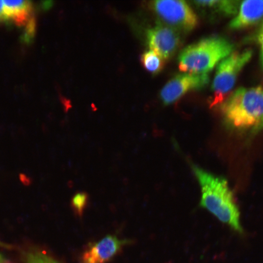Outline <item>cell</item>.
Wrapping results in <instances>:
<instances>
[{
	"instance_id": "1",
	"label": "cell",
	"mask_w": 263,
	"mask_h": 263,
	"mask_svg": "<svg viewBox=\"0 0 263 263\" xmlns=\"http://www.w3.org/2000/svg\"><path fill=\"white\" fill-rule=\"evenodd\" d=\"M192 168L201 188V206L221 222L242 233L240 211L226 180L196 166Z\"/></svg>"
},
{
	"instance_id": "2",
	"label": "cell",
	"mask_w": 263,
	"mask_h": 263,
	"mask_svg": "<svg viewBox=\"0 0 263 263\" xmlns=\"http://www.w3.org/2000/svg\"><path fill=\"white\" fill-rule=\"evenodd\" d=\"M222 113L230 126L258 130L263 127V88H239L221 105Z\"/></svg>"
},
{
	"instance_id": "3",
	"label": "cell",
	"mask_w": 263,
	"mask_h": 263,
	"mask_svg": "<svg viewBox=\"0 0 263 263\" xmlns=\"http://www.w3.org/2000/svg\"><path fill=\"white\" fill-rule=\"evenodd\" d=\"M234 45L219 36L203 38L184 48L178 57V67L184 73L207 74L231 54Z\"/></svg>"
},
{
	"instance_id": "4",
	"label": "cell",
	"mask_w": 263,
	"mask_h": 263,
	"mask_svg": "<svg viewBox=\"0 0 263 263\" xmlns=\"http://www.w3.org/2000/svg\"><path fill=\"white\" fill-rule=\"evenodd\" d=\"M252 54L249 49L232 52L218 63L211 85V107L222 104L229 95L238 75L249 62Z\"/></svg>"
},
{
	"instance_id": "5",
	"label": "cell",
	"mask_w": 263,
	"mask_h": 263,
	"mask_svg": "<svg viewBox=\"0 0 263 263\" xmlns=\"http://www.w3.org/2000/svg\"><path fill=\"white\" fill-rule=\"evenodd\" d=\"M150 6L162 23L180 32H189L198 24L195 13L186 1L154 0Z\"/></svg>"
},
{
	"instance_id": "6",
	"label": "cell",
	"mask_w": 263,
	"mask_h": 263,
	"mask_svg": "<svg viewBox=\"0 0 263 263\" xmlns=\"http://www.w3.org/2000/svg\"><path fill=\"white\" fill-rule=\"evenodd\" d=\"M180 33L159 22L147 31V43L150 50L166 60L171 57L180 46L182 42Z\"/></svg>"
},
{
	"instance_id": "7",
	"label": "cell",
	"mask_w": 263,
	"mask_h": 263,
	"mask_svg": "<svg viewBox=\"0 0 263 263\" xmlns=\"http://www.w3.org/2000/svg\"><path fill=\"white\" fill-rule=\"evenodd\" d=\"M209 81L207 74L184 73L178 74L171 78L161 89L160 99L165 105L172 104L189 91L204 88Z\"/></svg>"
},
{
	"instance_id": "8",
	"label": "cell",
	"mask_w": 263,
	"mask_h": 263,
	"mask_svg": "<svg viewBox=\"0 0 263 263\" xmlns=\"http://www.w3.org/2000/svg\"><path fill=\"white\" fill-rule=\"evenodd\" d=\"M4 21L23 28V38L30 41L35 32L33 4L29 0H3Z\"/></svg>"
},
{
	"instance_id": "9",
	"label": "cell",
	"mask_w": 263,
	"mask_h": 263,
	"mask_svg": "<svg viewBox=\"0 0 263 263\" xmlns=\"http://www.w3.org/2000/svg\"><path fill=\"white\" fill-rule=\"evenodd\" d=\"M131 242L119 239L114 235H108L89 245L83 254L82 263H106Z\"/></svg>"
},
{
	"instance_id": "10",
	"label": "cell",
	"mask_w": 263,
	"mask_h": 263,
	"mask_svg": "<svg viewBox=\"0 0 263 263\" xmlns=\"http://www.w3.org/2000/svg\"><path fill=\"white\" fill-rule=\"evenodd\" d=\"M263 17V0H244L240 4L238 11L228 27L238 30L257 22Z\"/></svg>"
},
{
	"instance_id": "11",
	"label": "cell",
	"mask_w": 263,
	"mask_h": 263,
	"mask_svg": "<svg viewBox=\"0 0 263 263\" xmlns=\"http://www.w3.org/2000/svg\"><path fill=\"white\" fill-rule=\"evenodd\" d=\"M193 3L198 7L210 9L226 16H235L239 10L238 0H196Z\"/></svg>"
},
{
	"instance_id": "12",
	"label": "cell",
	"mask_w": 263,
	"mask_h": 263,
	"mask_svg": "<svg viewBox=\"0 0 263 263\" xmlns=\"http://www.w3.org/2000/svg\"><path fill=\"white\" fill-rule=\"evenodd\" d=\"M140 61L144 68L152 75L159 73L163 69L165 60L152 50L144 52Z\"/></svg>"
},
{
	"instance_id": "13",
	"label": "cell",
	"mask_w": 263,
	"mask_h": 263,
	"mask_svg": "<svg viewBox=\"0 0 263 263\" xmlns=\"http://www.w3.org/2000/svg\"><path fill=\"white\" fill-rule=\"evenodd\" d=\"M25 263H61L45 251L31 248L23 252Z\"/></svg>"
},
{
	"instance_id": "14",
	"label": "cell",
	"mask_w": 263,
	"mask_h": 263,
	"mask_svg": "<svg viewBox=\"0 0 263 263\" xmlns=\"http://www.w3.org/2000/svg\"><path fill=\"white\" fill-rule=\"evenodd\" d=\"M88 194L84 191L75 193L72 198L71 206L75 213L81 216L88 203Z\"/></svg>"
},
{
	"instance_id": "15",
	"label": "cell",
	"mask_w": 263,
	"mask_h": 263,
	"mask_svg": "<svg viewBox=\"0 0 263 263\" xmlns=\"http://www.w3.org/2000/svg\"><path fill=\"white\" fill-rule=\"evenodd\" d=\"M4 21L3 0H0V21Z\"/></svg>"
},
{
	"instance_id": "16",
	"label": "cell",
	"mask_w": 263,
	"mask_h": 263,
	"mask_svg": "<svg viewBox=\"0 0 263 263\" xmlns=\"http://www.w3.org/2000/svg\"><path fill=\"white\" fill-rule=\"evenodd\" d=\"M0 263H12L3 254L0 252Z\"/></svg>"
},
{
	"instance_id": "17",
	"label": "cell",
	"mask_w": 263,
	"mask_h": 263,
	"mask_svg": "<svg viewBox=\"0 0 263 263\" xmlns=\"http://www.w3.org/2000/svg\"><path fill=\"white\" fill-rule=\"evenodd\" d=\"M258 38L260 44L263 42V23L259 33Z\"/></svg>"
},
{
	"instance_id": "18",
	"label": "cell",
	"mask_w": 263,
	"mask_h": 263,
	"mask_svg": "<svg viewBox=\"0 0 263 263\" xmlns=\"http://www.w3.org/2000/svg\"><path fill=\"white\" fill-rule=\"evenodd\" d=\"M261 50H260V60L262 68H263V42L260 43Z\"/></svg>"
}]
</instances>
